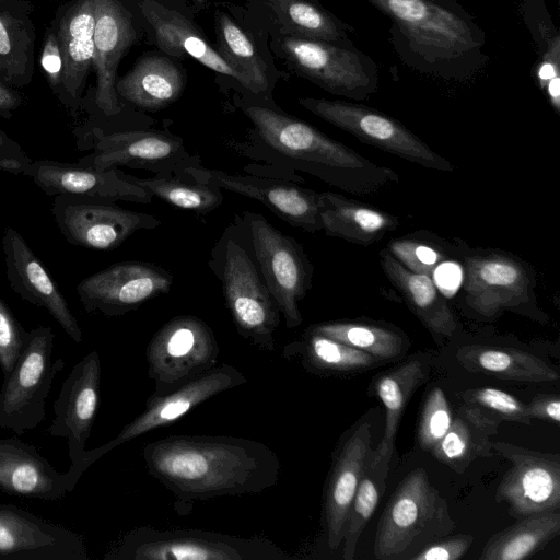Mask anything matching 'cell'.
<instances>
[{
	"mask_svg": "<svg viewBox=\"0 0 560 560\" xmlns=\"http://www.w3.org/2000/svg\"><path fill=\"white\" fill-rule=\"evenodd\" d=\"M151 476L182 501L264 492L277 485L278 455L266 444L230 435H170L149 442Z\"/></svg>",
	"mask_w": 560,
	"mask_h": 560,
	"instance_id": "6da1fadb",
	"label": "cell"
},
{
	"mask_svg": "<svg viewBox=\"0 0 560 560\" xmlns=\"http://www.w3.org/2000/svg\"><path fill=\"white\" fill-rule=\"evenodd\" d=\"M392 21L389 39L408 68L465 82L489 61L486 34L455 0H366Z\"/></svg>",
	"mask_w": 560,
	"mask_h": 560,
	"instance_id": "7a4b0ae2",
	"label": "cell"
},
{
	"mask_svg": "<svg viewBox=\"0 0 560 560\" xmlns=\"http://www.w3.org/2000/svg\"><path fill=\"white\" fill-rule=\"evenodd\" d=\"M240 107L267 147L331 186L368 196L399 182L393 168L365 159L275 104L244 97Z\"/></svg>",
	"mask_w": 560,
	"mask_h": 560,
	"instance_id": "3957f363",
	"label": "cell"
},
{
	"mask_svg": "<svg viewBox=\"0 0 560 560\" xmlns=\"http://www.w3.org/2000/svg\"><path fill=\"white\" fill-rule=\"evenodd\" d=\"M455 527L446 500L431 483L425 469L416 468L399 482L384 509L373 553L378 560H410Z\"/></svg>",
	"mask_w": 560,
	"mask_h": 560,
	"instance_id": "277c9868",
	"label": "cell"
},
{
	"mask_svg": "<svg viewBox=\"0 0 560 560\" xmlns=\"http://www.w3.org/2000/svg\"><path fill=\"white\" fill-rule=\"evenodd\" d=\"M106 560H288L275 542L200 529L159 530L149 526L126 533Z\"/></svg>",
	"mask_w": 560,
	"mask_h": 560,
	"instance_id": "5b68a950",
	"label": "cell"
},
{
	"mask_svg": "<svg viewBox=\"0 0 560 560\" xmlns=\"http://www.w3.org/2000/svg\"><path fill=\"white\" fill-rule=\"evenodd\" d=\"M268 44L273 57L291 73L330 94L363 101L378 90L376 61L353 43L273 36Z\"/></svg>",
	"mask_w": 560,
	"mask_h": 560,
	"instance_id": "8992f818",
	"label": "cell"
},
{
	"mask_svg": "<svg viewBox=\"0 0 560 560\" xmlns=\"http://www.w3.org/2000/svg\"><path fill=\"white\" fill-rule=\"evenodd\" d=\"M55 334L50 327L26 331L24 349L0 392V428L16 435L36 429L45 419L46 399L54 380L65 368L52 361Z\"/></svg>",
	"mask_w": 560,
	"mask_h": 560,
	"instance_id": "52a82bcc",
	"label": "cell"
},
{
	"mask_svg": "<svg viewBox=\"0 0 560 560\" xmlns=\"http://www.w3.org/2000/svg\"><path fill=\"white\" fill-rule=\"evenodd\" d=\"M306 110L347 131L364 143L424 168L453 172L452 163L430 148L397 119L363 104L340 100L301 97Z\"/></svg>",
	"mask_w": 560,
	"mask_h": 560,
	"instance_id": "ba28073f",
	"label": "cell"
},
{
	"mask_svg": "<svg viewBox=\"0 0 560 560\" xmlns=\"http://www.w3.org/2000/svg\"><path fill=\"white\" fill-rule=\"evenodd\" d=\"M219 346L212 329L191 315L175 316L151 338L145 358L152 395H163L209 371L218 363Z\"/></svg>",
	"mask_w": 560,
	"mask_h": 560,
	"instance_id": "9c48e42d",
	"label": "cell"
},
{
	"mask_svg": "<svg viewBox=\"0 0 560 560\" xmlns=\"http://www.w3.org/2000/svg\"><path fill=\"white\" fill-rule=\"evenodd\" d=\"M219 277L238 334L257 348L273 351L280 310L252 257L232 237H228L222 247Z\"/></svg>",
	"mask_w": 560,
	"mask_h": 560,
	"instance_id": "30bf717a",
	"label": "cell"
},
{
	"mask_svg": "<svg viewBox=\"0 0 560 560\" xmlns=\"http://www.w3.org/2000/svg\"><path fill=\"white\" fill-rule=\"evenodd\" d=\"M254 256L261 278L275 299L285 326L302 324L300 303L311 287L312 265L303 248L257 213H245Z\"/></svg>",
	"mask_w": 560,
	"mask_h": 560,
	"instance_id": "8fae6325",
	"label": "cell"
},
{
	"mask_svg": "<svg viewBox=\"0 0 560 560\" xmlns=\"http://www.w3.org/2000/svg\"><path fill=\"white\" fill-rule=\"evenodd\" d=\"M245 375L235 366L223 363L194 377L178 388L163 395H150L145 406L119 433L107 443L86 451L81 472L109 451L142 434L175 422L211 397L243 385Z\"/></svg>",
	"mask_w": 560,
	"mask_h": 560,
	"instance_id": "7c38bea8",
	"label": "cell"
},
{
	"mask_svg": "<svg viewBox=\"0 0 560 560\" xmlns=\"http://www.w3.org/2000/svg\"><path fill=\"white\" fill-rule=\"evenodd\" d=\"M52 214L60 232L73 245L94 250H112L139 230L154 229V215L89 197L55 196Z\"/></svg>",
	"mask_w": 560,
	"mask_h": 560,
	"instance_id": "4fadbf2b",
	"label": "cell"
},
{
	"mask_svg": "<svg viewBox=\"0 0 560 560\" xmlns=\"http://www.w3.org/2000/svg\"><path fill=\"white\" fill-rule=\"evenodd\" d=\"M492 448L511 463L495 491V501L505 502L511 516L521 518L559 510V454L532 451L503 441H492Z\"/></svg>",
	"mask_w": 560,
	"mask_h": 560,
	"instance_id": "5bb4252c",
	"label": "cell"
},
{
	"mask_svg": "<svg viewBox=\"0 0 560 560\" xmlns=\"http://www.w3.org/2000/svg\"><path fill=\"white\" fill-rule=\"evenodd\" d=\"M143 30L163 54L191 58L233 83L242 96L252 98L244 77L210 43L195 21L182 11L158 0H135Z\"/></svg>",
	"mask_w": 560,
	"mask_h": 560,
	"instance_id": "9a60e30c",
	"label": "cell"
},
{
	"mask_svg": "<svg viewBox=\"0 0 560 560\" xmlns=\"http://www.w3.org/2000/svg\"><path fill=\"white\" fill-rule=\"evenodd\" d=\"M101 359L96 350L83 357L65 380L54 402L55 418L46 432L55 438L68 440L71 462L68 470L77 485L85 456V444L96 417L100 404Z\"/></svg>",
	"mask_w": 560,
	"mask_h": 560,
	"instance_id": "2e32d148",
	"label": "cell"
},
{
	"mask_svg": "<svg viewBox=\"0 0 560 560\" xmlns=\"http://www.w3.org/2000/svg\"><path fill=\"white\" fill-rule=\"evenodd\" d=\"M173 276L147 261H121L84 278L77 293L84 310L120 316L170 291Z\"/></svg>",
	"mask_w": 560,
	"mask_h": 560,
	"instance_id": "e0dca14e",
	"label": "cell"
},
{
	"mask_svg": "<svg viewBox=\"0 0 560 560\" xmlns=\"http://www.w3.org/2000/svg\"><path fill=\"white\" fill-rule=\"evenodd\" d=\"M252 28L266 37L289 36L350 44L355 30L318 0H244L232 4Z\"/></svg>",
	"mask_w": 560,
	"mask_h": 560,
	"instance_id": "ac0fdd59",
	"label": "cell"
},
{
	"mask_svg": "<svg viewBox=\"0 0 560 560\" xmlns=\"http://www.w3.org/2000/svg\"><path fill=\"white\" fill-rule=\"evenodd\" d=\"M214 34L217 50L244 77L252 98L273 104L272 92L289 73L277 68L268 37L245 23L228 3L214 11Z\"/></svg>",
	"mask_w": 560,
	"mask_h": 560,
	"instance_id": "d6986e66",
	"label": "cell"
},
{
	"mask_svg": "<svg viewBox=\"0 0 560 560\" xmlns=\"http://www.w3.org/2000/svg\"><path fill=\"white\" fill-rule=\"evenodd\" d=\"M139 16V15H138ZM143 26L122 0H96L93 70L94 102L106 116L122 109L116 93L117 70L122 57L142 37Z\"/></svg>",
	"mask_w": 560,
	"mask_h": 560,
	"instance_id": "ffe728a7",
	"label": "cell"
},
{
	"mask_svg": "<svg viewBox=\"0 0 560 560\" xmlns=\"http://www.w3.org/2000/svg\"><path fill=\"white\" fill-rule=\"evenodd\" d=\"M179 172L220 189L255 199L289 224L306 232L322 230L319 192L312 189L278 179L230 175L219 170L205 168L198 163Z\"/></svg>",
	"mask_w": 560,
	"mask_h": 560,
	"instance_id": "44dd1931",
	"label": "cell"
},
{
	"mask_svg": "<svg viewBox=\"0 0 560 560\" xmlns=\"http://www.w3.org/2000/svg\"><path fill=\"white\" fill-rule=\"evenodd\" d=\"M95 151L80 165L106 170L125 165L159 172H178L194 165L182 139L158 130H125L103 133L95 130Z\"/></svg>",
	"mask_w": 560,
	"mask_h": 560,
	"instance_id": "7402d4cb",
	"label": "cell"
},
{
	"mask_svg": "<svg viewBox=\"0 0 560 560\" xmlns=\"http://www.w3.org/2000/svg\"><path fill=\"white\" fill-rule=\"evenodd\" d=\"M83 538L14 504H0V560H86Z\"/></svg>",
	"mask_w": 560,
	"mask_h": 560,
	"instance_id": "603a6c76",
	"label": "cell"
},
{
	"mask_svg": "<svg viewBox=\"0 0 560 560\" xmlns=\"http://www.w3.org/2000/svg\"><path fill=\"white\" fill-rule=\"evenodd\" d=\"M464 272L466 301L482 316L492 317L503 310L516 312L529 300L530 276L513 257L499 253L467 256Z\"/></svg>",
	"mask_w": 560,
	"mask_h": 560,
	"instance_id": "cb8c5ba5",
	"label": "cell"
},
{
	"mask_svg": "<svg viewBox=\"0 0 560 560\" xmlns=\"http://www.w3.org/2000/svg\"><path fill=\"white\" fill-rule=\"evenodd\" d=\"M22 173L49 196L68 194L109 202L122 200L142 203H150L153 197L116 167L98 170L44 160L25 162Z\"/></svg>",
	"mask_w": 560,
	"mask_h": 560,
	"instance_id": "d4e9b609",
	"label": "cell"
},
{
	"mask_svg": "<svg viewBox=\"0 0 560 560\" xmlns=\"http://www.w3.org/2000/svg\"><path fill=\"white\" fill-rule=\"evenodd\" d=\"M2 248L12 290L23 300L47 310L74 342H81V328L61 291L26 241L11 226L5 228Z\"/></svg>",
	"mask_w": 560,
	"mask_h": 560,
	"instance_id": "484cf974",
	"label": "cell"
},
{
	"mask_svg": "<svg viewBox=\"0 0 560 560\" xmlns=\"http://www.w3.org/2000/svg\"><path fill=\"white\" fill-rule=\"evenodd\" d=\"M96 0H69L55 13L56 31L62 57L59 101L75 110L80 106L88 77L93 69Z\"/></svg>",
	"mask_w": 560,
	"mask_h": 560,
	"instance_id": "4316f807",
	"label": "cell"
},
{
	"mask_svg": "<svg viewBox=\"0 0 560 560\" xmlns=\"http://www.w3.org/2000/svg\"><path fill=\"white\" fill-rule=\"evenodd\" d=\"M372 451V427L363 421L335 455L323 505L326 541L331 551L342 542L348 512Z\"/></svg>",
	"mask_w": 560,
	"mask_h": 560,
	"instance_id": "83f0119b",
	"label": "cell"
},
{
	"mask_svg": "<svg viewBox=\"0 0 560 560\" xmlns=\"http://www.w3.org/2000/svg\"><path fill=\"white\" fill-rule=\"evenodd\" d=\"M75 483L36 448L18 438H0V490L46 501L61 500Z\"/></svg>",
	"mask_w": 560,
	"mask_h": 560,
	"instance_id": "f1b7e54d",
	"label": "cell"
},
{
	"mask_svg": "<svg viewBox=\"0 0 560 560\" xmlns=\"http://www.w3.org/2000/svg\"><path fill=\"white\" fill-rule=\"evenodd\" d=\"M179 61L165 54L142 55L117 79L115 88L119 100L150 112L170 106L180 97L187 82Z\"/></svg>",
	"mask_w": 560,
	"mask_h": 560,
	"instance_id": "f546056e",
	"label": "cell"
},
{
	"mask_svg": "<svg viewBox=\"0 0 560 560\" xmlns=\"http://www.w3.org/2000/svg\"><path fill=\"white\" fill-rule=\"evenodd\" d=\"M33 10L28 0H0V80L14 89L28 85L35 72Z\"/></svg>",
	"mask_w": 560,
	"mask_h": 560,
	"instance_id": "4dcf8cb0",
	"label": "cell"
},
{
	"mask_svg": "<svg viewBox=\"0 0 560 560\" xmlns=\"http://www.w3.org/2000/svg\"><path fill=\"white\" fill-rule=\"evenodd\" d=\"M501 419L478 406L464 404L453 415L452 424L430 452L434 458L458 474L476 459L492 457V436Z\"/></svg>",
	"mask_w": 560,
	"mask_h": 560,
	"instance_id": "1f68e13d",
	"label": "cell"
},
{
	"mask_svg": "<svg viewBox=\"0 0 560 560\" xmlns=\"http://www.w3.org/2000/svg\"><path fill=\"white\" fill-rule=\"evenodd\" d=\"M322 230L334 237L368 246L394 231L398 218L336 192H319Z\"/></svg>",
	"mask_w": 560,
	"mask_h": 560,
	"instance_id": "d6a6232c",
	"label": "cell"
},
{
	"mask_svg": "<svg viewBox=\"0 0 560 560\" xmlns=\"http://www.w3.org/2000/svg\"><path fill=\"white\" fill-rule=\"evenodd\" d=\"M380 262L421 323L433 335L451 337L457 326L456 318L432 277L407 269L387 249L380 252Z\"/></svg>",
	"mask_w": 560,
	"mask_h": 560,
	"instance_id": "836d02e7",
	"label": "cell"
},
{
	"mask_svg": "<svg viewBox=\"0 0 560 560\" xmlns=\"http://www.w3.org/2000/svg\"><path fill=\"white\" fill-rule=\"evenodd\" d=\"M456 358L467 371L500 380L538 383L559 378L542 359L514 348L468 345L458 349Z\"/></svg>",
	"mask_w": 560,
	"mask_h": 560,
	"instance_id": "e575fe53",
	"label": "cell"
},
{
	"mask_svg": "<svg viewBox=\"0 0 560 560\" xmlns=\"http://www.w3.org/2000/svg\"><path fill=\"white\" fill-rule=\"evenodd\" d=\"M560 533V513L549 511L518 518L485 545L481 560H522L539 551Z\"/></svg>",
	"mask_w": 560,
	"mask_h": 560,
	"instance_id": "d590c367",
	"label": "cell"
},
{
	"mask_svg": "<svg viewBox=\"0 0 560 560\" xmlns=\"http://www.w3.org/2000/svg\"><path fill=\"white\" fill-rule=\"evenodd\" d=\"M427 377L420 360H409L378 377L375 389L385 408V428L374 452L387 460L394 453L395 440L406 405Z\"/></svg>",
	"mask_w": 560,
	"mask_h": 560,
	"instance_id": "8d00e7d4",
	"label": "cell"
},
{
	"mask_svg": "<svg viewBox=\"0 0 560 560\" xmlns=\"http://www.w3.org/2000/svg\"><path fill=\"white\" fill-rule=\"evenodd\" d=\"M287 359L300 358L311 372H352L373 366L377 359L338 340L305 330L301 340L283 348Z\"/></svg>",
	"mask_w": 560,
	"mask_h": 560,
	"instance_id": "74e56055",
	"label": "cell"
},
{
	"mask_svg": "<svg viewBox=\"0 0 560 560\" xmlns=\"http://www.w3.org/2000/svg\"><path fill=\"white\" fill-rule=\"evenodd\" d=\"M390 460L372 451L352 499L343 534L342 558H354L359 539L386 489Z\"/></svg>",
	"mask_w": 560,
	"mask_h": 560,
	"instance_id": "f35d334b",
	"label": "cell"
},
{
	"mask_svg": "<svg viewBox=\"0 0 560 560\" xmlns=\"http://www.w3.org/2000/svg\"><path fill=\"white\" fill-rule=\"evenodd\" d=\"M179 173L183 176L165 174L152 178H138L126 174V177L131 183L147 189L152 196L179 209L208 213L222 203L223 195L219 187Z\"/></svg>",
	"mask_w": 560,
	"mask_h": 560,
	"instance_id": "ab89813d",
	"label": "cell"
},
{
	"mask_svg": "<svg viewBox=\"0 0 560 560\" xmlns=\"http://www.w3.org/2000/svg\"><path fill=\"white\" fill-rule=\"evenodd\" d=\"M307 330L338 340L377 360L394 359L405 352L401 334L385 326L362 322H326Z\"/></svg>",
	"mask_w": 560,
	"mask_h": 560,
	"instance_id": "60d3db41",
	"label": "cell"
},
{
	"mask_svg": "<svg viewBox=\"0 0 560 560\" xmlns=\"http://www.w3.org/2000/svg\"><path fill=\"white\" fill-rule=\"evenodd\" d=\"M407 269L432 277L446 260V252L434 241L411 235L392 240L386 248Z\"/></svg>",
	"mask_w": 560,
	"mask_h": 560,
	"instance_id": "b9f144b4",
	"label": "cell"
},
{
	"mask_svg": "<svg viewBox=\"0 0 560 560\" xmlns=\"http://www.w3.org/2000/svg\"><path fill=\"white\" fill-rule=\"evenodd\" d=\"M453 412L440 387H433L427 395L418 424V442L423 451L431 452L448 431Z\"/></svg>",
	"mask_w": 560,
	"mask_h": 560,
	"instance_id": "7bdbcfd3",
	"label": "cell"
},
{
	"mask_svg": "<svg viewBox=\"0 0 560 560\" xmlns=\"http://www.w3.org/2000/svg\"><path fill=\"white\" fill-rule=\"evenodd\" d=\"M465 404L478 406L498 416L502 421L530 424L526 404L510 393L491 387L471 388L463 393Z\"/></svg>",
	"mask_w": 560,
	"mask_h": 560,
	"instance_id": "ee69618b",
	"label": "cell"
},
{
	"mask_svg": "<svg viewBox=\"0 0 560 560\" xmlns=\"http://www.w3.org/2000/svg\"><path fill=\"white\" fill-rule=\"evenodd\" d=\"M26 331L0 298V369L8 375L18 362L24 346Z\"/></svg>",
	"mask_w": 560,
	"mask_h": 560,
	"instance_id": "f6af8a7d",
	"label": "cell"
},
{
	"mask_svg": "<svg viewBox=\"0 0 560 560\" xmlns=\"http://www.w3.org/2000/svg\"><path fill=\"white\" fill-rule=\"evenodd\" d=\"M474 540L469 534L446 535L429 542L410 560H458L467 553Z\"/></svg>",
	"mask_w": 560,
	"mask_h": 560,
	"instance_id": "bcb514c9",
	"label": "cell"
},
{
	"mask_svg": "<svg viewBox=\"0 0 560 560\" xmlns=\"http://www.w3.org/2000/svg\"><path fill=\"white\" fill-rule=\"evenodd\" d=\"M39 62L50 89L58 95L62 79V57L56 31L51 23L44 34Z\"/></svg>",
	"mask_w": 560,
	"mask_h": 560,
	"instance_id": "7dc6e473",
	"label": "cell"
},
{
	"mask_svg": "<svg viewBox=\"0 0 560 560\" xmlns=\"http://www.w3.org/2000/svg\"><path fill=\"white\" fill-rule=\"evenodd\" d=\"M529 418L560 423V399L558 395H541L526 404Z\"/></svg>",
	"mask_w": 560,
	"mask_h": 560,
	"instance_id": "c3c4849f",
	"label": "cell"
},
{
	"mask_svg": "<svg viewBox=\"0 0 560 560\" xmlns=\"http://www.w3.org/2000/svg\"><path fill=\"white\" fill-rule=\"evenodd\" d=\"M22 94L0 80V116L5 119L11 118L12 113L22 105Z\"/></svg>",
	"mask_w": 560,
	"mask_h": 560,
	"instance_id": "681fc988",
	"label": "cell"
},
{
	"mask_svg": "<svg viewBox=\"0 0 560 560\" xmlns=\"http://www.w3.org/2000/svg\"><path fill=\"white\" fill-rule=\"evenodd\" d=\"M194 10H203L208 8L212 0H186Z\"/></svg>",
	"mask_w": 560,
	"mask_h": 560,
	"instance_id": "f907efd6",
	"label": "cell"
},
{
	"mask_svg": "<svg viewBox=\"0 0 560 560\" xmlns=\"http://www.w3.org/2000/svg\"><path fill=\"white\" fill-rule=\"evenodd\" d=\"M10 143L14 142H12L11 139L2 130H0V150L4 147H8Z\"/></svg>",
	"mask_w": 560,
	"mask_h": 560,
	"instance_id": "816d5d0a",
	"label": "cell"
},
{
	"mask_svg": "<svg viewBox=\"0 0 560 560\" xmlns=\"http://www.w3.org/2000/svg\"><path fill=\"white\" fill-rule=\"evenodd\" d=\"M28 1H32V0H28Z\"/></svg>",
	"mask_w": 560,
	"mask_h": 560,
	"instance_id": "f5cc1de1",
	"label": "cell"
}]
</instances>
